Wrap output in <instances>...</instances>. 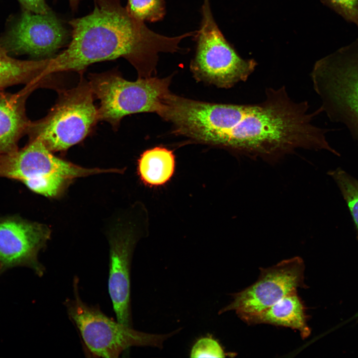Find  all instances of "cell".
I'll return each mask as SVG.
<instances>
[{
	"label": "cell",
	"instance_id": "obj_6",
	"mask_svg": "<svg viewBox=\"0 0 358 358\" xmlns=\"http://www.w3.org/2000/svg\"><path fill=\"white\" fill-rule=\"evenodd\" d=\"M89 84L93 95L100 100L99 120L118 127L123 117L133 113L159 111L171 92L169 78L140 77L126 80L115 72L90 75Z\"/></svg>",
	"mask_w": 358,
	"mask_h": 358
},
{
	"label": "cell",
	"instance_id": "obj_11",
	"mask_svg": "<svg viewBox=\"0 0 358 358\" xmlns=\"http://www.w3.org/2000/svg\"><path fill=\"white\" fill-rule=\"evenodd\" d=\"M46 225L15 218L0 220V265L2 269L16 266L32 269L39 276L45 271L37 255L50 238Z\"/></svg>",
	"mask_w": 358,
	"mask_h": 358
},
{
	"label": "cell",
	"instance_id": "obj_16",
	"mask_svg": "<svg viewBox=\"0 0 358 358\" xmlns=\"http://www.w3.org/2000/svg\"><path fill=\"white\" fill-rule=\"evenodd\" d=\"M176 167L173 151L156 147L144 152L138 161L137 173L142 183L148 187L163 186L170 180Z\"/></svg>",
	"mask_w": 358,
	"mask_h": 358
},
{
	"label": "cell",
	"instance_id": "obj_3",
	"mask_svg": "<svg viewBox=\"0 0 358 358\" xmlns=\"http://www.w3.org/2000/svg\"><path fill=\"white\" fill-rule=\"evenodd\" d=\"M311 76L322 111L344 124L358 140V37L318 60Z\"/></svg>",
	"mask_w": 358,
	"mask_h": 358
},
{
	"label": "cell",
	"instance_id": "obj_17",
	"mask_svg": "<svg viewBox=\"0 0 358 358\" xmlns=\"http://www.w3.org/2000/svg\"><path fill=\"white\" fill-rule=\"evenodd\" d=\"M328 174L341 192L358 232V179L340 168L330 171Z\"/></svg>",
	"mask_w": 358,
	"mask_h": 358
},
{
	"label": "cell",
	"instance_id": "obj_1",
	"mask_svg": "<svg viewBox=\"0 0 358 358\" xmlns=\"http://www.w3.org/2000/svg\"><path fill=\"white\" fill-rule=\"evenodd\" d=\"M90 14L69 21L72 40L68 47L50 58L52 74L81 72L94 63L122 57L137 71L140 77H151L160 52H176L184 38L195 31L167 37L150 29L134 17L120 0H93Z\"/></svg>",
	"mask_w": 358,
	"mask_h": 358
},
{
	"label": "cell",
	"instance_id": "obj_18",
	"mask_svg": "<svg viewBox=\"0 0 358 358\" xmlns=\"http://www.w3.org/2000/svg\"><path fill=\"white\" fill-rule=\"evenodd\" d=\"M126 7L134 17L144 22L160 21L166 13L164 0H128Z\"/></svg>",
	"mask_w": 358,
	"mask_h": 358
},
{
	"label": "cell",
	"instance_id": "obj_19",
	"mask_svg": "<svg viewBox=\"0 0 358 358\" xmlns=\"http://www.w3.org/2000/svg\"><path fill=\"white\" fill-rule=\"evenodd\" d=\"M346 21L358 28V0H321Z\"/></svg>",
	"mask_w": 358,
	"mask_h": 358
},
{
	"label": "cell",
	"instance_id": "obj_9",
	"mask_svg": "<svg viewBox=\"0 0 358 358\" xmlns=\"http://www.w3.org/2000/svg\"><path fill=\"white\" fill-rule=\"evenodd\" d=\"M68 37L67 29L52 11L38 14L22 9L11 17L0 44L10 55L27 54L43 59L53 57Z\"/></svg>",
	"mask_w": 358,
	"mask_h": 358
},
{
	"label": "cell",
	"instance_id": "obj_21",
	"mask_svg": "<svg viewBox=\"0 0 358 358\" xmlns=\"http://www.w3.org/2000/svg\"><path fill=\"white\" fill-rule=\"evenodd\" d=\"M22 9L38 14H47L52 11L45 0H17Z\"/></svg>",
	"mask_w": 358,
	"mask_h": 358
},
{
	"label": "cell",
	"instance_id": "obj_7",
	"mask_svg": "<svg viewBox=\"0 0 358 358\" xmlns=\"http://www.w3.org/2000/svg\"><path fill=\"white\" fill-rule=\"evenodd\" d=\"M200 29L194 35L197 45L190 68L199 80L221 88L246 81L257 65L242 58L227 41L211 12L209 0H203Z\"/></svg>",
	"mask_w": 358,
	"mask_h": 358
},
{
	"label": "cell",
	"instance_id": "obj_22",
	"mask_svg": "<svg viewBox=\"0 0 358 358\" xmlns=\"http://www.w3.org/2000/svg\"><path fill=\"white\" fill-rule=\"evenodd\" d=\"M80 0H69L70 5L72 9L75 11L78 7Z\"/></svg>",
	"mask_w": 358,
	"mask_h": 358
},
{
	"label": "cell",
	"instance_id": "obj_2",
	"mask_svg": "<svg viewBox=\"0 0 358 358\" xmlns=\"http://www.w3.org/2000/svg\"><path fill=\"white\" fill-rule=\"evenodd\" d=\"M306 101L291 99L285 88H269L266 99L251 104L248 112L233 127L223 134L215 146L240 155L274 163L296 149H331L327 130L312 123L320 111H308Z\"/></svg>",
	"mask_w": 358,
	"mask_h": 358
},
{
	"label": "cell",
	"instance_id": "obj_8",
	"mask_svg": "<svg viewBox=\"0 0 358 358\" xmlns=\"http://www.w3.org/2000/svg\"><path fill=\"white\" fill-rule=\"evenodd\" d=\"M250 107L251 104L202 102L170 92L157 114L173 124L175 133L215 145L219 137L239 122Z\"/></svg>",
	"mask_w": 358,
	"mask_h": 358
},
{
	"label": "cell",
	"instance_id": "obj_23",
	"mask_svg": "<svg viewBox=\"0 0 358 358\" xmlns=\"http://www.w3.org/2000/svg\"><path fill=\"white\" fill-rule=\"evenodd\" d=\"M2 270L3 269H2V267L0 265V273Z\"/></svg>",
	"mask_w": 358,
	"mask_h": 358
},
{
	"label": "cell",
	"instance_id": "obj_4",
	"mask_svg": "<svg viewBox=\"0 0 358 358\" xmlns=\"http://www.w3.org/2000/svg\"><path fill=\"white\" fill-rule=\"evenodd\" d=\"M89 82L61 91L56 104L43 118L31 121L29 139L40 140L51 151H64L83 140L98 119Z\"/></svg>",
	"mask_w": 358,
	"mask_h": 358
},
{
	"label": "cell",
	"instance_id": "obj_5",
	"mask_svg": "<svg viewBox=\"0 0 358 358\" xmlns=\"http://www.w3.org/2000/svg\"><path fill=\"white\" fill-rule=\"evenodd\" d=\"M78 279L73 281L74 298L65 301L69 318L78 329L87 351L93 357L115 358L133 346L161 348L173 333L154 334L133 329L90 306L81 299Z\"/></svg>",
	"mask_w": 358,
	"mask_h": 358
},
{
	"label": "cell",
	"instance_id": "obj_12",
	"mask_svg": "<svg viewBox=\"0 0 358 358\" xmlns=\"http://www.w3.org/2000/svg\"><path fill=\"white\" fill-rule=\"evenodd\" d=\"M131 230H120L110 239L108 292L117 321L131 326L130 271L136 242Z\"/></svg>",
	"mask_w": 358,
	"mask_h": 358
},
{
	"label": "cell",
	"instance_id": "obj_20",
	"mask_svg": "<svg viewBox=\"0 0 358 358\" xmlns=\"http://www.w3.org/2000/svg\"><path fill=\"white\" fill-rule=\"evenodd\" d=\"M226 353L220 345L211 338L199 339L193 345L190 358H225Z\"/></svg>",
	"mask_w": 358,
	"mask_h": 358
},
{
	"label": "cell",
	"instance_id": "obj_10",
	"mask_svg": "<svg viewBox=\"0 0 358 358\" xmlns=\"http://www.w3.org/2000/svg\"><path fill=\"white\" fill-rule=\"evenodd\" d=\"M305 266L303 260L295 257L276 265L262 268L258 279L246 289L233 295L232 301L219 314L235 311L239 317L260 312L285 296L297 292L304 283Z\"/></svg>",
	"mask_w": 358,
	"mask_h": 358
},
{
	"label": "cell",
	"instance_id": "obj_15",
	"mask_svg": "<svg viewBox=\"0 0 358 358\" xmlns=\"http://www.w3.org/2000/svg\"><path fill=\"white\" fill-rule=\"evenodd\" d=\"M50 58L21 60L12 57L0 44V90L24 84H36L40 87L49 85L52 74Z\"/></svg>",
	"mask_w": 358,
	"mask_h": 358
},
{
	"label": "cell",
	"instance_id": "obj_13",
	"mask_svg": "<svg viewBox=\"0 0 358 358\" xmlns=\"http://www.w3.org/2000/svg\"><path fill=\"white\" fill-rule=\"evenodd\" d=\"M40 86L28 84L15 93L0 90V155L18 150V144L27 134L31 121L26 114L27 99Z\"/></svg>",
	"mask_w": 358,
	"mask_h": 358
},
{
	"label": "cell",
	"instance_id": "obj_14",
	"mask_svg": "<svg viewBox=\"0 0 358 358\" xmlns=\"http://www.w3.org/2000/svg\"><path fill=\"white\" fill-rule=\"evenodd\" d=\"M239 317L249 324H268L297 330L303 338L311 333L305 307L297 292L285 296L260 312Z\"/></svg>",
	"mask_w": 358,
	"mask_h": 358
}]
</instances>
